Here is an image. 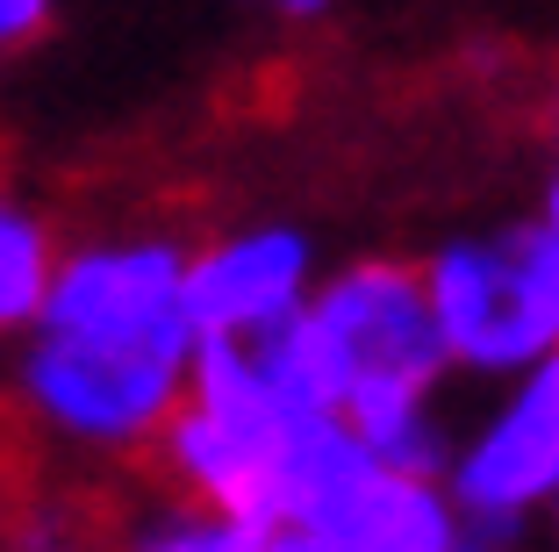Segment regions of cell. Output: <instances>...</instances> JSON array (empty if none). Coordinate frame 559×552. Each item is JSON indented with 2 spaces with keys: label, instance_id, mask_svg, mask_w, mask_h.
<instances>
[{
  "label": "cell",
  "instance_id": "obj_16",
  "mask_svg": "<svg viewBox=\"0 0 559 552\" xmlns=\"http://www.w3.org/2000/svg\"><path fill=\"white\" fill-rule=\"evenodd\" d=\"M538 215L559 230V165H552V179H545V201H538Z\"/></svg>",
  "mask_w": 559,
  "mask_h": 552
},
{
  "label": "cell",
  "instance_id": "obj_11",
  "mask_svg": "<svg viewBox=\"0 0 559 552\" xmlns=\"http://www.w3.org/2000/svg\"><path fill=\"white\" fill-rule=\"evenodd\" d=\"M29 473H36V453H29V438H22L8 395H0V517H8V503L29 488Z\"/></svg>",
  "mask_w": 559,
  "mask_h": 552
},
{
  "label": "cell",
  "instance_id": "obj_17",
  "mask_svg": "<svg viewBox=\"0 0 559 552\" xmlns=\"http://www.w3.org/2000/svg\"><path fill=\"white\" fill-rule=\"evenodd\" d=\"M538 538H545V552H559V509H552V517L538 524Z\"/></svg>",
  "mask_w": 559,
  "mask_h": 552
},
{
  "label": "cell",
  "instance_id": "obj_4",
  "mask_svg": "<svg viewBox=\"0 0 559 552\" xmlns=\"http://www.w3.org/2000/svg\"><path fill=\"white\" fill-rule=\"evenodd\" d=\"M424 287L460 374L510 380L559 352V230L545 215L438 244L424 259Z\"/></svg>",
  "mask_w": 559,
  "mask_h": 552
},
{
  "label": "cell",
  "instance_id": "obj_3",
  "mask_svg": "<svg viewBox=\"0 0 559 552\" xmlns=\"http://www.w3.org/2000/svg\"><path fill=\"white\" fill-rule=\"evenodd\" d=\"M316 409H301L280 388L265 344H201L194 388L180 416L165 423L144 481L173 488L201 509L265 524L280 538V503H287V467Z\"/></svg>",
  "mask_w": 559,
  "mask_h": 552
},
{
  "label": "cell",
  "instance_id": "obj_12",
  "mask_svg": "<svg viewBox=\"0 0 559 552\" xmlns=\"http://www.w3.org/2000/svg\"><path fill=\"white\" fill-rule=\"evenodd\" d=\"M50 15H58V0H0V58L29 50L50 30Z\"/></svg>",
  "mask_w": 559,
  "mask_h": 552
},
{
  "label": "cell",
  "instance_id": "obj_9",
  "mask_svg": "<svg viewBox=\"0 0 559 552\" xmlns=\"http://www.w3.org/2000/svg\"><path fill=\"white\" fill-rule=\"evenodd\" d=\"M108 552H273V531L223 509H201L158 481H130L116 495V538Z\"/></svg>",
  "mask_w": 559,
  "mask_h": 552
},
{
  "label": "cell",
  "instance_id": "obj_6",
  "mask_svg": "<svg viewBox=\"0 0 559 552\" xmlns=\"http://www.w3.org/2000/svg\"><path fill=\"white\" fill-rule=\"evenodd\" d=\"M316 244L295 223H245L187 244V316L201 344H265L316 302Z\"/></svg>",
  "mask_w": 559,
  "mask_h": 552
},
{
  "label": "cell",
  "instance_id": "obj_13",
  "mask_svg": "<svg viewBox=\"0 0 559 552\" xmlns=\"http://www.w3.org/2000/svg\"><path fill=\"white\" fill-rule=\"evenodd\" d=\"M452 552H545L538 531H502V524H466Z\"/></svg>",
  "mask_w": 559,
  "mask_h": 552
},
{
  "label": "cell",
  "instance_id": "obj_2",
  "mask_svg": "<svg viewBox=\"0 0 559 552\" xmlns=\"http://www.w3.org/2000/svg\"><path fill=\"white\" fill-rule=\"evenodd\" d=\"M280 388L316 416H345L380 459L444 473L452 431L438 416V388L460 366L444 352L424 266L409 259H352L323 273L316 302L265 338Z\"/></svg>",
  "mask_w": 559,
  "mask_h": 552
},
{
  "label": "cell",
  "instance_id": "obj_7",
  "mask_svg": "<svg viewBox=\"0 0 559 552\" xmlns=\"http://www.w3.org/2000/svg\"><path fill=\"white\" fill-rule=\"evenodd\" d=\"M466 531V509L452 503L444 473L395 467V459L366 453L352 467V481L330 495V509L316 517V531L337 552H452Z\"/></svg>",
  "mask_w": 559,
  "mask_h": 552
},
{
  "label": "cell",
  "instance_id": "obj_8",
  "mask_svg": "<svg viewBox=\"0 0 559 552\" xmlns=\"http://www.w3.org/2000/svg\"><path fill=\"white\" fill-rule=\"evenodd\" d=\"M122 488L72 481V473L36 467L29 488H22L15 503H8V517H0V552H108Z\"/></svg>",
  "mask_w": 559,
  "mask_h": 552
},
{
  "label": "cell",
  "instance_id": "obj_15",
  "mask_svg": "<svg viewBox=\"0 0 559 552\" xmlns=\"http://www.w3.org/2000/svg\"><path fill=\"white\" fill-rule=\"evenodd\" d=\"M273 552H337V545H323V538H301V531H280Z\"/></svg>",
  "mask_w": 559,
  "mask_h": 552
},
{
  "label": "cell",
  "instance_id": "obj_1",
  "mask_svg": "<svg viewBox=\"0 0 559 552\" xmlns=\"http://www.w3.org/2000/svg\"><path fill=\"white\" fill-rule=\"evenodd\" d=\"M187 244L158 230L66 244L50 302L15 359V409L36 467L72 481H144L165 423L194 388Z\"/></svg>",
  "mask_w": 559,
  "mask_h": 552
},
{
  "label": "cell",
  "instance_id": "obj_10",
  "mask_svg": "<svg viewBox=\"0 0 559 552\" xmlns=\"http://www.w3.org/2000/svg\"><path fill=\"white\" fill-rule=\"evenodd\" d=\"M66 244L50 230V215L36 201H22L15 187H0V338H29L36 316L50 302Z\"/></svg>",
  "mask_w": 559,
  "mask_h": 552
},
{
  "label": "cell",
  "instance_id": "obj_14",
  "mask_svg": "<svg viewBox=\"0 0 559 552\" xmlns=\"http://www.w3.org/2000/svg\"><path fill=\"white\" fill-rule=\"evenodd\" d=\"M259 15H280V22H323L337 0H251Z\"/></svg>",
  "mask_w": 559,
  "mask_h": 552
},
{
  "label": "cell",
  "instance_id": "obj_18",
  "mask_svg": "<svg viewBox=\"0 0 559 552\" xmlns=\"http://www.w3.org/2000/svg\"><path fill=\"white\" fill-rule=\"evenodd\" d=\"M545 130H552V144H559V86H552V101H545Z\"/></svg>",
  "mask_w": 559,
  "mask_h": 552
},
{
  "label": "cell",
  "instance_id": "obj_5",
  "mask_svg": "<svg viewBox=\"0 0 559 552\" xmlns=\"http://www.w3.org/2000/svg\"><path fill=\"white\" fill-rule=\"evenodd\" d=\"M444 488L466 524L502 531H538L559 509V352L510 374L502 395L452 438Z\"/></svg>",
  "mask_w": 559,
  "mask_h": 552
}]
</instances>
